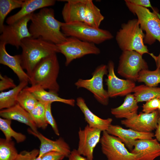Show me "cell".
I'll return each mask as SVG.
<instances>
[{"mask_svg": "<svg viewBox=\"0 0 160 160\" xmlns=\"http://www.w3.org/2000/svg\"><path fill=\"white\" fill-rule=\"evenodd\" d=\"M28 29L33 38H40L57 45L67 38L61 30L63 23L55 18L54 11L52 8H44L32 13Z\"/></svg>", "mask_w": 160, "mask_h": 160, "instance_id": "6da1fadb", "label": "cell"}, {"mask_svg": "<svg viewBox=\"0 0 160 160\" xmlns=\"http://www.w3.org/2000/svg\"><path fill=\"white\" fill-rule=\"evenodd\" d=\"M20 47L22 65L29 77L37 64L43 59L59 52L57 45L40 38L32 37L23 39Z\"/></svg>", "mask_w": 160, "mask_h": 160, "instance_id": "7a4b0ae2", "label": "cell"}, {"mask_svg": "<svg viewBox=\"0 0 160 160\" xmlns=\"http://www.w3.org/2000/svg\"><path fill=\"white\" fill-rule=\"evenodd\" d=\"M60 65L56 54L42 59L36 66L30 77L31 86L38 85L58 94L60 87L57 79Z\"/></svg>", "mask_w": 160, "mask_h": 160, "instance_id": "3957f363", "label": "cell"}, {"mask_svg": "<svg viewBox=\"0 0 160 160\" xmlns=\"http://www.w3.org/2000/svg\"><path fill=\"white\" fill-rule=\"evenodd\" d=\"M145 36L137 19H134L121 25V28L116 33V39L123 51H134L142 55L145 53L151 55L152 53H149L144 43Z\"/></svg>", "mask_w": 160, "mask_h": 160, "instance_id": "277c9868", "label": "cell"}, {"mask_svg": "<svg viewBox=\"0 0 160 160\" xmlns=\"http://www.w3.org/2000/svg\"><path fill=\"white\" fill-rule=\"evenodd\" d=\"M125 1L130 11L137 15L140 28L145 32L144 44L151 45L156 40L160 43V15L155 10L151 12L147 8Z\"/></svg>", "mask_w": 160, "mask_h": 160, "instance_id": "5b68a950", "label": "cell"}, {"mask_svg": "<svg viewBox=\"0 0 160 160\" xmlns=\"http://www.w3.org/2000/svg\"><path fill=\"white\" fill-rule=\"evenodd\" d=\"M61 30L67 37H74L95 44H100L113 37L109 31L94 27L82 22L63 23Z\"/></svg>", "mask_w": 160, "mask_h": 160, "instance_id": "8992f818", "label": "cell"}, {"mask_svg": "<svg viewBox=\"0 0 160 160\" xmlns=\"http://www.w3.org/2000/svg\"><path fill=\"white\" fill-rule=\"evenodd\" d=\"M57 45L59 52L65 57L66 66L75 59L87 55H98L100 52V49L95 44L73 37H67L64 41Z\"/></svg>", "mask_w": 160, "mask_h": 160, "instance_id": "52a82bcc", "label": "cell"}, {"mask_svg": "<svg viewBox=\"0 0 160 160\" xmlns=\"http://www.w3.org/2000/svg\"><path fill=\"white\" fill-rule=\"evenodd\" d=\"M108 73L107 65L102 64L97 66L89 79H79L75 83L78 88L85 89L92 93L97 100L102 105L106 106L109 103V97L107 91L104 89L103 81L104 75Z\"/></svg>", "mask_w": 160, "mask_h": 160, "instance_id": "ba28073f", "label": "cell"}, {"mask_svg": "<svg viewBox=\"0 0 160 160\" xmlns=\"http://www.w3.org/2000/svg\"><path fill=\"white\" fill-rule=\"evenodd\" d=\"M148 69L142 55L134 51H125L120 57L117 71L121 76L135 82L140 72Z\"/></svg>", "mask_w": 160, "mask_h": 160, "instance_id": "9c48e42d", "label": "cell"}, {"mask_svg": "<svg viewBox=\"0 0 160 160\" xmlns=\"http://www.w3.org/2000/svg\"><path fill=\"white\" fill-rule=\"evenodd\" d=\"M102 153L107 160H136V156L129 151L119 137L103 131L100 142Z\"/></svg>", "mask_w": 160, "mask_h": 160, "instance_id": "30bf717a", "label": "cell"}, {"mask_svg": "<svg viewBox=\"0 0 160 160\" xmlns=\"http://www.w3.org/2000/svg\"><path fill=\"white\" fill-rule=\"evenodd\" d=\"M32 14L12 24L4 25L0 32V43L10 44L19 49L23 39L31 37L28 24L31 20Z\"/></svg>", "mask_w": 160, "mask_h": 160, "instance_id": "8fae6325", "label": "cell"}, {"mask_svg": "<svg viewBox=\"0 0 160 160\" xmlns=\"http://www.w3.org/2000/svg\"><path fill=\"white\" fill-rule=\"evenodd\" d=\"M107 67L108 74L105 81L109 97L126 96L132 92L136 86L135 82L117 77L114 72V63L112 61H109Z\"/></svg>", "mask_w": 160, "mask_h": 160, "instance_id": "7c38bea8", "label": "cell"}, {"mask_svg": "<svg viewBox=\"0 0 160 160\" xmlns=\"http://www.w3.org/2000/svg\"><path fill=\"white\" fill-rule=\"evenodd\" d=\"M102 131L87 124L83 129L80 127L78 132V152L88 160H93L94 149L100 142Z\"/></svg>", "mask_w": 160, "mask_h": 160, "instance_id": "4fadbf2b", "label": "cell"}, {"mask_svg": "<svg viewBox=\"0 0 160 160\" xmlns=\"http://www.w3.org/2000/svg\"><path fill=\"white\" fill-rule=\"evenodd\" d=\"M159 117V113L157 110L149 113H141L130 119L121 120V123L137 131L152 132L157 128Z\"/></svg>", "mask_w": 160, "mask_h": 160, "instance_id": "5bb4252c", "label": "cell"}, {"mask_svg": "<svg viewBox=\"0 0 160 160\" xmlns=\"http://www.w3.org/2000/svg\"><path fill=\"white\" fill-rule=\"evenodd\" d=\"M109 134L119 138L131 151L136 140L151 139L154 137L153 132H142L131 129H125L119 125L111 124L106 131Z\"/></svg>", "mask_w": 160, "mask_h": 160, "instance_id": "9a60e30c", "label": "cell"}, {"mask_svg": "<svg viewBox=\"0 0 160 160\" xmlns=\"http://www.w3.org/2000/svg\"><path fill=\"white\" fill-rule=\"evenodd\" d=\"M130 152L136 160H154L160 156V144L156 139L136 140Z\"/></svg>", "mask_w": 160, "mask_h": 160, "instance_id": "2e32d148", "label": "cell"}, {"mask_svg": "<svg viewBox=\"0 0 160 160\" xmlns=\"http://www.w3.org/2000/svg\"><path fill=\"white\" fill-rule=\"evenodd\" d=\"M28 132L37 137L40 142L39 156L41 157L44 153L51 151H55L68 157L71 151L68 144L64 139L60 137L55 140L48 139L39 132H35L31 129H28Z\"/></svg>", "mask_w": 160, "mask_h": 160, "instance_id": "e0dca14e", "label": "cell"}, {"mask_svg": "<svg viewBox=\"0 0 160 160\" xmlns=\"http://www.w3.org/2000/svg\"><path fill=\"white\" fill-rule=\"evenodd\" d=\"M0 43V63L7 66L16 74L20 82H29L30 77L23 70L20 55L12 56L7 52L6 45Z\"/></svg>", "mask_w": 160, "mask_h": 160, "instance_id": "ac0fdd59", "label": "cell"}, {"mask_svg": "<svg viewBox=\"0 0 160 160\" xmlns=\"http://www.w3.org/2000/svg\"><path fill=\"white\" fill-rule=\"evenodd\" d=\"M62 14L65 23L84 22L86 0H65Z\"/></svg>", "mask_w": 160, "mask_h": 160, "instance_id": "d6986e66", "label": "cell"}, {"mask_svg": "<svg viewBox=\"0 0 160 160\" xmlns=\"http://www.w3.org/2000/svg\"><path fill=\"white\" fill-rule=\"evenodd\" d=\"M54 0H25L20 9L15 14L7 18V23L12 24L25 17L31 15L36 10L54 5Z\"/></svg>", "mask_w": 160, "mask_h": 160, "instance_id": "ffe728a7", "label": "cell"}, {"mask_svg": "<svg viewBox=\"0 0 160 160\" xmlns=\"http://www.w3.org/2000/svg\"><path fill=\"white\" fill-rule=\"evenodd\" d=\"M0 116L4 119L17 121L28 126L34 132H37V127L28 112L18 103L9 108L1 110Z\"/></svg>", "mask_w": 160, "mask_h": 160, "instance_id": "44dd1931", "label": "cell"}, {"mask_svg": "<svg viewBox=\"0 0 160 160\" xmlns=\"http://www.w3.org/2000/svg\"><path fill=\"white\" fill-rule=\"evenodd\" d=\"M76 104L83 113L85 120L89 127L98 129L103 132L106 131L111 124L112 119H103L95 114L88 108L82 97H79L76 99Z\"/></svg>", "mask_w": 160, "mask_h": 160, "instance_id": "7402d4cb", "label": "cell"}, {"mask_svg": "<svg viewBox=\"0 0 160 160\" xmlns=\"http://www.w3.org/2000/svg\"><path fill=\"white\" fill-rule=\"evenodd\" d=\"M25 88L31 92L39 102L46 104L53 102H60L74 106L75 100L73 99H65L60 97L58 94L49 91H47L38 85L26 87Z\"/></svg>", "mask_w": 160, "mask_h": 160, "instance_id": "603a6c76", "label": "cell"}, {"mask_svg": "<svg viewBox=\"0 0 160 160\" xmlns=\"http://www.w3.org/2000/svg\"><path fill=\"white\" fill-rule=\"evenodd\" d=\"M137 103L134 95L129 94L121 105L111 109V113L117 119H130L137 114Z\"/></svg>", "mask_w": 160, "mask_h": 160, "instance_id": "cb8c5ba5", "label": "cell"}, {"mask_svg": "<svg viewBox=\"0 0 160 160\" xmlns=\"http://www.w3.org/2000/svg\"><path fill=\"white\" fill-rule=\"evenodd\" d=\"M28 82H20L19 84L12 89L0 93V109L10 108L17 103V98L20 92L27 87Z\"/></svg>", "mask_w": 160, "mask_h": 160, "instance_id": "d4e9b609", "label": "cell"}, {"mask_svg": "<svg viewBox=\"0 0 160 160\" xmlns=\"http://www.w3.org/2000/svg\"><path fill=\"white\" fill-rule=\"evenodd\" d=\"M104 18L100 10L92 0H86L85 15L84 22L91 26L99 28Z\"/></svg>", "mask_w": 160, "mask_h": 160, "instance_id": "484cf974", "label": "cell"}, {"mask_svg": "<svg viewBox=\"0 0 160 160\" xmlns=\"http://www.w3.org/2000/svg\"><path fill=\"white\" fill-rule=\"evenodd\" d=\"M132 92L137 103L146 102L160 96V87L141 85L135 86Z\"/></svg>", "mask_w": 160, "mask_h": 160, "instance_id": "4316f807", "label": "cell"}, {"mask_svg": "<svg viewBox=\"0 0 160 160\" xmlns=\"http://www.w3.org/2000/svg\"><path fill=\"white\" fill-rule=\"evenodd\" d=\"M11 120L0 118V129L4 134L6 140H12L13 137L17 143L24 142L26 139L25 135L15 131L11 127Z\"/></svg>", "mask_w": 160, "mask_h": 160, "instance_id": "83f0119b", "label": "cell"}, {"mask_svg": "<svg viewBox=\"0 0 160 160\" xmlns=\"http://www.w3.org/2000/svg\"><path fill=\"white\" fill-rule=\"evenodd\" d=\"M138 82H143L151 87H156L160 83V68H156L153 71L148 69L141 71L137 80Z\"/></svg>", "mask_w": 160, "mask_h": 160, "instance_id": "f1b7e54d", "label": "cell"}, {"mask_svg": "<svg viewBox=\"0 0 160 160\" xmlns=\"http://www.w3.org/2000/svg\"><path fill=\"white\" fill-rule=\"evenodd\" d=\"M24 0H0V32L4 25V21L8 14L14 9L21 8Z\"/></svg>", "mask_w": 160, "mask_h": 160, "instance_id": "f546056e", "label": "cell"}, {"mask_svg": "<svg viewBox=\"0 0 160 160\" xmlns=\"http://www.w3.org/2000/svg\"><path fill=\"white\" fill-rule=\"evenodd\" d=\"M17 102L23 108L29 113L35 108L39 101L31 92L25 88L19 93Z\"/></svg>", "mask_w": 160, "mask_h": 160, "instance_id": "4dcf8cb0", "label": "cell"}, {"mask_svg": "<svg viewBox=\"0 0 160 160\" xmlns=\"http://www.w3.org/2000/svg\"><path fill=\"white\" fill-rule=\"evenodd\" d=\"M18 154L13 141L0 139V160H14Z\"/></svg>", "mask_w": 160, "mask_h": 160, "instance_id": "1f68e13d", "label": "cell"}, {"mask_svg": "<svg viewBox=\"0 0 160 160\" xmlns=\"http://www.w3.org/2000/svg\"><path fill=\"white\" fill-rule=\"evenodd\" d=\"M31 117L37 127L45 129L47 126L45 118V104L39 101L30 112Z\"/></svg>", "mask_w": 160, "mask_h": 160, "instance_id": "d6a6232c", "label": "cell"}, {"mask_svg": "<svg viewBox=\"0 0 160 160\" xmlns=\"http://www.w3.org/2000/svg\"><path fill=\"white\" fill-rule=\"evenodd\" d=\"M52 103L45 104V118L47 123L51 126L55 134L59 136L60 133L56 122L53 117L51 111Z\"/></svg>", "mask_w": 160, "mask_h": 160, "instance_id": "836d02e7", "label": "cell"}, {"mask_svg": "<svg viewBox=\"0 0 160 160\" xmlns=\"http://www.w3.org/2000/svg\"><path fill=\"white\" fill-rule=\"evenodd\" d=\"M39 149H34L31 151H23L18 154L14 160H41L39 156Z\"/></svg>", "mask_w": 160, "mask_h": 160, "instance_id": "e575fe53", "label": "cell"}, {"mask_svg": "<svg viewBox=\"0 0 160 160\" xmlns=\"http://www.w3.org/2000/svg\"><path fill=\"white\" fill-rule=\"evenodd\" d=\"M160 103V96L152 99L146 102L142 106L143 113H149L158 110Z\"/></svg>", "mask_w": 160, "mask_h": 160, "instance_id": "d590c367", "label": "cell"}, {"mask_svg": "<svg viewBox=\"0 0 160 160\" xmlns=\"http://www.w3.org/2000/svg\"><path fill=\"white\" fill-rule=\"evenodd\" d=\"M0 91H3L10 88H13L17 86L15 84L14 81L12 79L6 76H3L0 74Z\"/></svg>", "mask_w": 160, "mask_h": 160, "instance_id": "8d00e7d4", "label": "cell"}, {"mask_svg": "<svg viewBox=\"0 0 160 160\" xmlns=\"http://www.w3.org/2000/svg\"><path fill=\"white\" fill-rule=\"evenodd\" d=\"M65 156L62 153L55 151L47 152L41 157V160H62Z\"/></svg>", "mask_w": 160, "mask_h": 160, "instance_id": "74e56055", "label": "cell"}, {"mask_svg": "<svg viewBox=\"0 0 160 160\" xmlns=\"http://www.w3.org/2000/svg\"><path fill=\"white\" fill-rule=\"evenodd\" d=\"M130 3L138 5L146 8L151 7L153 10H154L152 6L150 1L148 0H127Z\"/></svg>", "mask_w": 160, "mask_h": 160, "instance_id": "f35d334b", "label": "cell"}, {"mask_svg": "<svg viewBox=\"0 0 160 160\" xmlns=\"http://www.w3.org/2000/svg\"><path fill=\"white\" fill-rule=\"evenodd\" d=\"M66 160H88L85 157L81 155L77 149H73L68 157Z\"/></svg>", "mask_w": 160, "mask_h": 160, "instance_id": "ab89813d", "label": "cell"}, {"mask_svg": "<svg viewBox=\"0 0 160 160\" xmlns=\"http://www.w3.org/2000/svg\"><path fill=\"white\" fill-rule=\"evenodd\" d=\"M154 137L160 144V115H159L157 126L154 133Z\"/></svg>", "mask_w": 160, "mask_h": 160, "instance_id": "60d3db41", "label": "cell"}, {"mask_svg": "<svg viewBox=\"0 0 160 160\" xmlns=\"http://www.w3.org/2000/svg\"><path fill=\"white\" fill-rule=\"evenodd\" d=\"M152 57L155 61L156 68H160V52L157 56L153 55Z\"/></svg>", "mask_w": 160, "mask_h": 160, "instance_id": "b9f144b4", "label": "cell"}, {"mask_svg": "<svg viewBox=\"0 0 160 160\" xmlns=\"http://www.w3.org/2000/svg\"><path fill=\"white\" fill-rule=\"evenodd\" d=\"M158 111L159 115H160V104H159V108L158 109Z\"/></svg>", "mask_w": 160, "mask_h": 160, "instance_id": "7bdbcfd3", "label": "cell"}]
</instances>
